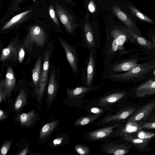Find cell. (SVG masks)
Listing matches in <instances>:
<instances>
[{"label":"cell","mask_w":155,"mask_h":155,"mask_svg":"<svg viewBox=\"0 0 155 155\" xmlns=\"http://www.w3.org/2000/svg\"><path fill=\"white\" fill-rule=\"evenodd\" d=\"M7 96L5 92L1 87H0V103H1L5 99Z\"/></svg>","instance_id":"8d00e7d4"},{"label":"cell","mask_w":155,"mask_h":155,"mask_svg":"<svg viewBox=\"0 0 155 155\" xmlns=\"http://www.w3.org/2000/svg\"><path fill=\"white\" fill-rule=\"evenodd\" d=\"M155 134L152 133L145 132H140L138 135L139 138L143 139H147L150 138L152 137Z\"/></svg>","instance_id":"d6a6232c"},{"label":"cell","mask_w":155,"mask_h":155,"mask_svg":"<svg viewBox=\"0 0 155 155\" xmlns=\"http://www.w3.org/2000/svg\"><path fill=\"white\" fill-rule=\"evenodd\" d=\"M56 70L54 68L50 75L47 90L48 107H49L56 98L58 84L56 78Z\"/></svg>","instance_id":"5bb4252c"},{"label":"cell","mask_w":155,"mask_h":155,"mask_svg":"<svg viewBox=\"0 0 155 155\" xmlns=\"http://www.w3.org/2000/svg\"><path fill=\"white\" fill-rule=\"evenodd\" d=\"M130 146L124 144H118L111 143L105 145L103 148L104 152L115 155H124L127 154Z\"/></svg>","instance_id":"d6986e66"},{"label":"cell","mask_w":155,"mask_h":155,"mask_svg":"<svg viewBox=\"0 0 155 155\" xmlns=\"http://www.w3.org/2000/svg\"><path fill=\"white\" fill-rule=\"evenodd\" d=\"M25 55V52L23 47H21L19 49L18 52V60L20 63H22Z\"/></svg>","instance_id":"d590c367"},{"label":"cell","mask_w":155,"mask_h":155,"mask_svg":"<svg viewBox=\"0 0 155 155\" xmlns=\"http://www.w3.org/2000/svg\"><path fill=\"white\" fill-rule=\"evenodd\" d=\"M155 108V101L150 102L140 108L128 120L127 122L137 123L146 120Z\"/></svg>","instance_id":"30bf717a"},{"label":"cell","mask_w":155,"mask_h":155,"mask_svg":"<svg viewBox=\"0 0 155 155\" xmlns=\"http://www.w3.org/2000/svg\"><path fill=\"white\" fill-rule=\"evenodd\" d=\"M127 7L131 17L135 21L155 25V22L153 20L139 10L131 3L128 4Z\"/></svg>","instance_id":"ac0fdd59"},{"label":"cell","mask_w":155,"mask_h":155,"mask_svg":"<svg viewBox=\"0 0 155 155\" xmlns=\"http://www.w3.org/2000/svg\"><path fill=\"white\" fill-rule=\"evenodd\" d=\"M135 91L136 96L139 97L155 94V81L147 80L138 86Z\"/></svg>","instance_id":"2e32d148"},{"label":"cell","mask_w":155,"mask_h":155,"mask_svg":"<svg viewBox=\"0 0 155 155\" xmlns=\"http://www.w3.org/2000/svg\"><path fill=\"white\" fill-rule=\"evenodd\" d=\"M28 150V148L27 147H26L24 149L22 150H21V151L18 154V155H26L27 154V153Z\"/></svg>","instance_id":"b9f144b4"},{"label":"cell","mask_w":155,"mask_h":155,"mask_svg":"<svg viewBox=\"0 0 155 155\" xmlns=\"http://www.w3.org/2000/svg\"><path fill=\"white\" fill-rule=\"evenodd\" d=\"M126 141L130 142L138 148L143 150L147 144L148 139L137 138L129 134H125L123 137Z\"/></svg>","instance_id":"cb8c5ba5"},{"label":"cell","mask_w":155,"mask_h":155,"mask_svg":"<svg viewBox=\"0 0 155 155\" xmlns=\"http://www.w3.org/2000/svg\"><path fill=\"white\" fill-rule=\"evenodd\" d=\"M125 93L123 92H115L101 98L98 101V104L101 106H105L112 104L123 98Z\"/></svg>","instance_id":"603a6c76"},{"label":"cell","mask_w":155,"mask_h":155,"mask_svg":"<svg viewBox=\"0 0 155 155\" xmlns=\"http://www.w3.org/2000/svg\"><path fill=\"white\" fill-rule=\"evenodd\" d=\"M152 40L153 41V43L155 44V37H153Z\"/></svg>","instance_id":"ee69618b"},{"label":"cell","mask_w":155,"mask_h":155,"mask_svg":"<svg viewBox=\"0 0 155 155\" xmlns=\"http://www.w3.org/2000/svg\"><path fill=\"white\" fill-rule=\"evenodd\" d=\"M75 151L81 155H86L90 152L89 149L87 147L80 144L76 145L74 147Z\"/></svg>","instance_id":"4dcf8cb0"},{"label":"cell","mask_w":155,"mask_h":155,"mask_svg":"<svg viewBox=\"0 0 155 155\" xmlns=\"http://www.w3.org/2000/svg\"><path fill=\"white\" fill-rule=\"evenodd\" d=\"M49 13L51 17L54 21L58 26H59V24L55 12L52 5H51L50 6Z\"/></svg>","instance_id":"836d02e7"},{"label":"cell","mask_w":155,"mask_h":155,"mask_svg":"<svg viewBox=\"0 0 155 155\" xmlns=\"http://www.w3.org/2000/svg\"><path fill=\"white\" fill-rule=\"evenodd\" d=\"M82 45L89 51L91 50H97L101 43L100 35L93 30L90 24L86 21L82 31Z\"/></svg>","instance_id":"277c9868"},{"label":"cell","mask_w":155,"mask_h":155,"mask_svg":"<svg viewBox=\"0 0 155 155\" xmlns=\"http://www.w3.org/2000/svg\"><path fill=\"white\" fill-rule=\"evenodd\" d=\"M151 64V63L143 64L133 68L125 73L111 75L108 78L113 81L125 82L143 77L155 67V65Z\"/></svg>","instance_id":"7a4b0ae2"},{"label":"cell","mask_w":155,"mask_h":155,"mask_svg":"<svg viewBox=\"0 0 155 155\" xmlns=\"http://www.w3.org/2000/svg\"><path fill=\"white\" fill-rule=\"evenodd\" d=\"M13 140L8 141H5L1 147L0 155H6L9 151Z\"/></svg>","instance_id":"1f68e13d"},{"label":"cell","mask_w":155,"mask_h":155,"mask_svg":"<svg viewBox=\"0 0 155 155\" xmlns=\"http://www.w3.org/2000/svg\"><path fill=\"white\" fill-rule=\"evenodd\" d=\"M143 129H155V121L142 124Z\"/></svg>","instance_id":"e575fe53"},{"label":"cell","mask_w":155,"mask_h":155,"mask_svg":"<svg viewBox=\"0 0 155 155\" xmlns=\"http://www.w3.org/2000/svg\"><path fill=\"white\" fill-rule=\"evenodd\" d=\"M103 83L97 85L90 87L78 86L74 88L67 87V94L70 98H79L90 92L96 90L101 88L104 84Z\"/></svg>","instance_id":"7c38bea8"},{"label":"cell","mask_w":155,"mask_h":155,"mask_svg":"<svg viewBox=\"0 0 155 155\" xmlns=\"http://www.w3.org/2000/svg\"><path fill=\"white\" fill-rule=\"evenodd\" d=\"M143 129L142 123L133 122H128L123 131L125 134L133 133Z\"/></svg>","instance_id":"83f0119b"},{"label":"cell","mask_w":155,"mask_h":155,"mask_svg":"<svg viewBox=\"0 0 155 155\" xmlns=\"http://www.w3.org/2000/svg\"><path fill=\"white\" fill-rule=\"evenodd\" d=\"M58 39L73 73L77 77H79L78 55L76 48L71 45L64 39L59 38Z\"/></svg>","instance_id":"8992f818"},{"label":"cell","mask_w":155,"mask_h":155,"mask_svg":"<svg viewBox=\"0 0 155 155\" xmlns=\"http://www.w3.org/2000/svg\"><path fill=\"white\" fill-rule=\"evenodd\" d=\"M36 117L35 110H32L28 113L21 114L18 116V119L21 125L29 127L35 121Z\"/></svg>","instance_id":"d4e9b609"},{"label":"cell","mask_w":155,"mask_h":155,"mask_svg":"<svg viewBox=\"0 0 155 155\" xmlns=\"http://www.w3.org/2000/svg\"><path fill=\"white\" fill-rule=\"evenodd\" d=\"M62 139V137L57 138L54 140L53 143L55 145L60 144L61 143Z\"/></svg>","instance_id":"ab89813d"},{"label":"cell","mask_w":155,"mask_h":155,"mask_svg":"<svg viewBox=\"0 0 155 155\" xmlns=\"http://www.w3.org/2000/svg\"><path fill=\"white\" fill-rule=\"evenodd\" d=\"M30 11V10H28L14 16L2 28V30H5L10 27L11 26L20 20L25 16L29 13Z\"/></svg>","instance_id":"f546056e"},{"label":"cell","mask_w":155,"mask_h":155,"mask_svg":"<svg viewBox=\"0 0 155 155\" xmlns=\"http://www.w3.org/2000/svg\"><path fill=\"white\" fill-rule=\"evenodd\" d=\"M136 110L133 107H126L113 115L105 117L103 119L102 124H106L112 121H119L127 118L135 112Z\"/></svg>","instance_id":"e0dca14e"},{"label":"cell","mask_w":155,"mask_h":155,"mask_svg":"<svg viewBox=\"0 0 155 155\" xmlns=\"http://www.w3.org/2000/svg\"><path fill=\"white\" fill-rule=\"evenodd\" d=\"M88 8L89 11L91 12H93L95 10V6L92 1H91L88 6Z\"/></svg>","instance_id":"f35d334b"},{"label":"cell","mask_w":155,"mask_h":155,"mask_svg":"<svg viewBox=\"0 0 155 155\" xmlns=\"http://www.w3.org/2000/svg\"><path fill=\"white\" fill-rule=\"evenodd\" d=\"M27 97L24 89H22L18 95L14 104V109L16 111L21 110L27 104Z\"/></svg>","instance_id":"484cf974"},{"label":"cell","mask_w":155,"mask_h":155,"mask_svg":"<svg viewBox=\"0 0 155 155\" xmlns=\"http://www.w3.org/2000/svg\"><path fill=\"white\" fill-rule=\"evenodd\" d=\"M46 36L43 30L40 26L31 27L25 39L23 45L29 51L32 50L34 43L39 47L43 46L46 41Z\"/></svg>","instance_id":"5b68a950"},{"label":"cell","mask_w":155,"mask_h":155,"mask_svg":"<svg viewBox=\"0 0 155 155\" xmlns=\"http://www.w3.org/2000/svg\"><path fill=\"white\" fill-rule=\"evenodd\" d=\"M19 46L17 40L12 41L8 46L2 49L0 60L4 61L11 60L14 61L18 60Z\"/></svg>","instance_id":"8fae6325"},{"label":"cell","mask_w":155,"mask_h":155,"mask_svg":"<svg viewBox=\"0 0 155 155\" xmlns=\"http://www.w3.org/2000/svg\"><path fill=\"white\" fill-rule=\"evenodd\" d=\"M65 0L67 1L68 2H71L72 1V0Z\"/></svg>","instance_id":"f6af8a7d"},{"label":"cell","mask_w":155,"mask_h":155,"mask_svg":"<svg viewBox=\"0 0 155 155\" xmlns=\"http://www.w3.org/2000/svg\"><path fill=\"white\" fill-rule=\"evenodd\" d=\"M154 101H155V98L154 99Z\"/></svg>","instance_id":"bcb514c9"},{"label":"cell","mask_w":155,"mask_h":155,"mask_svg":"<svg viewBox=\"0 0 155 155\" xmlns=\"http://www.w3.org/2000/svg\"><path fill=\"white\" fill-rule=\"evenodd\" d=\"M16 78L12 68H8L5 79L0 83L1 87L6 93L7 96H10L16 83Z\"/></svg>","instance_id":"4fadbf2b"},{"label":"cell","mask_w":155,"mask_h":155,"mask_svg":"<svg viewBox=\"0 0 155 155\" xmlns=\"http://www.w3.org/2000/svg\"><path fill=\"white\" fill-rule=\"evenodd\" d=\"M50 51H46L44 53V62L41 71L40 80L36 97L38 102L41 103L47 84L49 72Z\"/></svg>","instance_id":"52a82bcc"},{"label":"cell","mask_w":155,"mask_h":155,"mask_svg":"<svg viewBox=\"0 0 155 155\" xmlns=\"http://www.w3.org/2000/svg\"><path fill=\"white\" fill-rule=\"evenodd\" d=\"M124 53L110 34H107L101 57L105 67L120 57Z\"/></svg>","instance_id":"6da1fadb"},{"label":"cell","mask_w":155,"mask_h":155,"mask_svg":"<svg viewBox=\"0 0 155 155\" xmlns=\"http://www.w3.org/2000/svg\"><path fill=\"white\" fill-rule=\"evenodd\" d=\"M58 123V120H55L44 125L40 130V138L42 139L49 135L56 128Z\"/></svg>","instance_id":"4316f807"},{"label":"cell","mask_w":155,"mask_h":155,"mask_svg":"<svg viewBox=\"0 0 155 155\" xmlns=\"http://www.w3.org/2000/svg\"><path fill=\"white\" fill-rule=\"evenodd\" d=\"M147 119H148L149 121H155V114L151 116V117L150 116Z\"/></svg>","instance_id":"7bdbcfd3"},{"label":"cell","mask_w":155,"mask_h":155,"mask_svg":"<svg viewBox=\"0 0 155 155\" xmlns=\"http://www.w3.org/2000/svg\"><path fill=\"white\" fill-rule=\"evenodd\" d=\"M7 117L6 115L5 114L4 111L1 109L0 110V120L5 119Z\"/></svg>","instance_id":"60d3db41"},{"label":"cell","mask_w":155,"mask_h":155,"mask_svg":"<svg viewBox=\"0 0 155 155\" xmlns=\"http://www.w3.org/2000/svg\"><path fill=\"white\" fill-rule=\"evenodd\" d=\"M110 34L115 39L121 51L124 50V45L126 42L128 41L134 42L133 38L129 33L117 28L112 29L110 31Z\"/></svg>","instance_id":"9a60e30c"},{"label":"cell","mask_w":155,"mask_h":155,"mask_svg":"<svg viewBox=\"0 0 155 155\" xmlns=\"http://www.w3.org/2000/svg\"><path fill=\"white\" fill-rule=\"evenodd\" d=\"M99 116L98 114H95L91 116H83L77 119L74 123L76 126H82L94 121Z\"/></svg>","instance_id":"f1b7e54d"},{"label":"cell","mask_w":155,"mask_h":155,"mask_svg":"<svg viewBox=\"0 0 155 155\" xmlns=\"http://www.w3.org/2000/svg\"><path fill=\"white\" fill-rule=\"evenodd\" d=\"M97 50L89 51V56L85 60V64L82 70L81 80L86 87L93 86L96 75Z\"/></svg>","instance_id":"3957f363"},{"label":"cell","mask_w":155,"mask_h":155,"mask_svg":"<svg viewBox=\"0 0 155 155\" xmlns=\"http://www.w3.org/2000/svg\"><path fill=\"white\" fill-rule=\"evenodd\" d=\"M112 9L114 14L127 27L137 34L142 36L141 33L135 21L130 15L126 13L117 5L113 6Z\"/></svg>","instance_id":"ba28073f"},{"label":"cell","mask_w":155,"mask_h":155,"mask_svg":"<svg viewBox=\"0 0 155 155\" xmlns=\"http://www.w3.org/2000/svg\"><path fill=\"white\" fill-rule=\"evenodd\" d=\"M120 125V123L111 126L91 131L88 134L89 137L92 140L104 138L111 134L114 129Z\"/></svg>","instance_id":"ffe728a7"},{"label":"cell","mask_w":155,"mask_h":155,"mask_svg":"<svg viewBox=\"0 0 155 155\" xmlns=\"http://www.w3.org/2000/svg\"><path fill=\"white\" fill-rule=\"evenodd\" d=\"M117 28L129 33L138 43L147 48L153 49L155 48V44L138 35L127 27H119Z\"/></svg>","instance_id":"44dd1931"},{"label":"cell","mask_w":155,"mask_h":155,"mask_svg":"<svg viewBox=\"0 0 155 155\" xmlns=\"http://www.w3.org/2000/svg\"><path fill=\"white\" fill-rule=\"evenodd\" d=\"M56 6L57 13L61 22L69 34H74L78 28V25L74 21L73 17L61 6L58 5Z\"/></svg>","instance_id":"9c48e42d"},{"label":"cell","mask_w":155,"mask_h":155,"mask_svg":"<svg viewBox=\"0 0 155 155\" xmlns=\"http://www.w3.org/2000/svg\"><path fill=\"white\" fill-rule=\"evenodd\" d=\"M90 111L93 114L98 115L102 112V110L101 109L97 107H93L91 109Z\"/></svg>","instance_id":"74e56055"},{"label":"cell","mask_w":155,"mask_h":155,"mask_svg":"<svg viewBox=\"0 0 155 155\" xmlns=\"http://www.w3.org/2000/svg\"><path fill=\"white\" fill-rule=\"evenodd\" d=\"M41 58L40 57L36 61L34 68L31 70L33 82L35 88L36 95L38 92L41 73Z\"/></svg>","instance_id":"7402d4cb"}]
</instances>
